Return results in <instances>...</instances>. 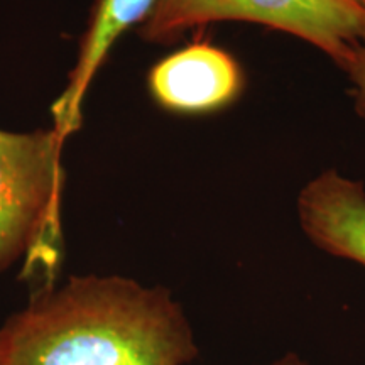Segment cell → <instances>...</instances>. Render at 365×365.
Returning <instances> with one entry per match:
<instances>
[{
	"mask_svg": "<svg viewBox=\"0 0 365 365\" xmlns=\"http://www.w3.org/2000/svg\"><path fill=\"white\" fill-rule=\"evenodd\" d=\"M198 355L164 287L125 277H71L0 328V365H185Z\"/></svg>",
	"mask_w": 365,
	"mask_h": 365,
	"instance_id": "obj_1",
	"label": "cell"
},
{
	"mask_svg": "<svg viewBox=\"0 0 365 365\" xmlns=\"http://www.w3.org/2000/svg\"><path fill=\"white\" fill-rule=\"evenodd\" d=\"M215 22H252L296 36L341 70L354 49L365 44V7L355 0H158L139 36L173 44Z\"/></svg>",
	"mask_w": 365,
	"mask_h": 365,
	"instance_id": "obj_2",
	"label": "cell"
},
{
	"mask_svg": "<svg viewBox=\"0 0 365 365\" xmlns=\"http://www.w3.org/2000/svg\"><path fill=\"white\" fill-rule=\"evenodd\" d=\"M58 129L0 130V271L22 255L51 267L66 171Z\"/></svg>",
	"mask_w": 365,
	"mask_h": 365,
	"instance_id": "obj_3",
	"label": "cell"
},
{
	"mask_svg": "<svg viewBox=\"0 0 365 365\" xmlns=\"http://www.w3.org/2000/svg\"><path fill=\"white\" fill-rule=\"evenodd\" d=\"M148 88L164 110L202 115L235 102L244 90V73L225 49L196 41L150 68Z\"/></svg>",
	"mask_w": 365,
	"mask_h": 365,
	"instance_id": "obj_4",
	"label": "cell"
},
{
	"mask_svg": "<svg viewBox=\"0 0 365 365\" xmlns=\"http://www.w3.org/2000/svg\"><path fill=\"white\" fill-rule=\"evenodd\" d=\"M304 234L325 252L365 267V188L362 182L323 171L298 196Z\"/></svg>",
	"mask_w": 365,
	"mask_h": 365,
	"instance_id": "obj_5",
	"label": "cell"
},
{
	"mask_svg": "<svg viewBox=\"0 0 365 365\" xmlns=\"http://www.w3.org/2000/svg\"><path fill=\"white\" fill-rule=\"evenodd\" d=\"M158 0H95L88 26L80 39L78 58L70 73L66 88L53 103V127L70 137L81 125V105L91 81L112 51L115 41L130 29L143 24Z\"/></svg>",
	"mask_w": 365,
	"mask_h": 365,
	"instance_id": "obj_6",
	"label": "cell"
},
{
	"mask_svg": "<svg viewBox=\"0 0 365 365\" xmlns=\"http://www.w3.org/2000/svg\"><path fill=\"white\" fill-rule=\"evenodd\" d=\"M344 71L354 85L355 110L365 120V44L354 49L346 59Z\"/></svg>",
	"mask_w": 365,
	"mask_h": 365,
	"instance_id": "obj_7",
	"label": "cell"
},
{
	"mask_svg": "<svg viewBox=\"0 0 365 365\" xmlns=\"http://www.w3.org/2000/svg\"><path fill=\"white\" fill-rule=\"evenodd\" d=\"M272 365H307V364H303V362H301V360L296 359L294 355H289V357H286L284 360H281V362H277V364H272Z\"/></svg>",
	"mask_w": 365,
	"mask_h": 365,
	"instance_id": "obj_8",
	"label": "cell"
},
{
	"mask_svg": "<svg viewBox=\"0 0 365 365\" xmlns=\"http://www.w3.org/2000/svg\"><path fill=\"white\" fill-rule=\"evenodd\" d=\"M355 2H359L360 6H364V7H365V0H355Z\"/></svg>",
	"mask_w": 365,
	"mask_h": 365,
	"instance_id": "obj_9",
	"label": "cell"
}]
</instances>
